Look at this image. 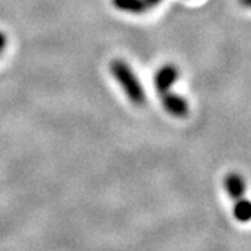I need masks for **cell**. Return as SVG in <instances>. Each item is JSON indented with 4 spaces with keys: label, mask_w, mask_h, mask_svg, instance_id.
<instances>
[{
    "label": "cell",
    "mask_w": 251,
    "mask_h": 251,
    "mask_svg": "<svg viewBox=\"0 0 251 251\" xmlns=\"http://www.w3.org/2000/svg\"><path fill=\"white\" fill-rule=\"evenodd\" d=\"M109 72L134 106L145 105L147 94L144 91L141 81L138 80V75L135 74L128 63L123 59H113L109 63Z\"/></svg>",
    "instance_id": "obj_1"
},
{
    "label": "cell",
    "mask_w": 251,
    "mask_h": 251,
    "mask_svg": "<svg viewBox=\"0 0 251 251\" xmlns=\"http://www.w3.org/2000/svg\"><path fill=\"white\" fill-rule=\"evenodd\" d=\"M180 77L179 67L173 63L163 64L158 72L155 73L153 77V85L155 90L158 91V94H165L168 91L172 90V87L177 82Z\"/></svg>",
    "instance_id": "obj_2"
},
{
    "label": "cell",
    "mask_w": 251,
    "mask_h": 251,
    "mask_svg": "<svg viewBox=\"0 0 251 251\" xmlns=\"http://www.w3.org/2000/svg\"><path fill=\"white\" fill-rule=\"evenodd\" d=\"M159 98H161L162 106L168 115L177 117V119H183L188 115V112H190L188 102L186 100V98H183L179 94L171 90L165 94H161Z\"/></svg>",
    "instance_id": "obj_3"
},
{
    "label": "cell",
    "mask_w": 251,
    "mask_h": 251,
    "mask_svg": "<svg viewBox=\"0 0 251 251\" xmlns=\"http://www.w3.org/2000/svg\"><path fill=\"white\" fill-rule=\"evenodd\" d=\"M225 188L229 194V197L233 201L239 200V198L244 197L246 194V181L243 179L239 173H229L225 177Z\"/></svg>",
    "instance_id": "obj_4"
},
{
    "label": "cell",
    "mask_w": 251,
    "mask_h": 251,
    "mask_svg": "<svg viewBox=\"0 0 251 251\" xmlns=\"http://www.w3.org/2000/svg\"><path fill=\"white\" fill-rule=\"evenodd\" d=\"M112 4L115 9L135 16L145 14L150 11L145 0H112Z\"/></svg>",
    "instance_id": "obj_5"
},
{
    "label": "cell",
    "mask_w": 251,
    "mask_h": 251,
    "mask_svg": "<svg viewBox=\"0 0 251 251\" xmlns=\"http://www.w3.org/2000/svg\"><path fill=\"white\" fill-rule=\"evenodd\" d=\"M233 216L242 224L251 221V201L249 198L242 197L233 201Z\"/></svg>",
    "instance_id": "obj_6"
},
{
    "label": "cell",
    "mask_w": 251,
    "mask_h": 251,
    "mask_svg": "<svg viewBox=\"0 0 251 251\" xmlns=\"http://www.w3.org/2000/svg\"><path fill=\"white\" fill-rule=\"evenodd\" d=\"M7 44H9V38H7V35H6V32L0 31V56L3 54L4 50H6Z\"/></svg>",
    "instance_id": "obj_7"
},
{
    "label": "cell",
    "mask_w": 251,
    "mask_h": 251,
    "mask_svg": "<svg viewBox=\"0 0 251 251\" xmlns=\"http://www.w3.org/2000/svg\"><path fill=\"white\" fill-rule=\"evenodd\" d=\"M162 1H163V0H145V3H147V6H148V9L150 10L158 7Z\"/></svg>",
    "instance_id": "obj_8"
},
{
    "label": "cell",
    "mask_w": 251,
    "mask_h": 251,
    "mask_svg": "<svg viewBox=\"0 0 251 251\" xmlns=\"http://www.w3.org/2000/svg\"><path fill=\"white\" fill-rule=\"evenodd\" d=\"M239 3L242 4L243 7H247V9H251V0H239Z\"/></svg>",
    "instance_id": "obj_9"
}]
</instances>
